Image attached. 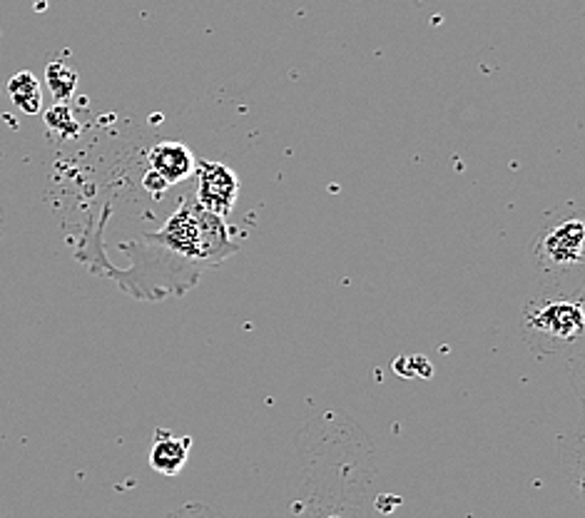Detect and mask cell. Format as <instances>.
Returning a JSON list of instances; mask_svg holds the SVG:
<instances>
[{
	"label": "cell",
	"instance_id": "2",
	"mask_svg": "<svg viewBox=\"0 0 585 518\" xmlns=\"http://www.w3.org/2000/svg\"><path fill=\"white\" fill-rule=\"evenodd\" d=\"M152 240L190 259H220L237 250L227 242L222 217L202 210L197 202H182L180 210L165 222V227Z\"/></svg>",
	"mask_w": 585,
	"mask_h": 518
},
{
	"label": "cell",
	"instance_id": "1",
	"mask_svg": "<svg viewBox=\"0 0 585 518\" xmlns=\"http://www.w3.org/2000/svg\"><path fill=\"white\" fill-rule=\"evenodd\" d=\"M585 329L581 287L558 289L531 299L523 309V339L536 354L568 352L581 344Z\"/></svg>",
	"mask_w": 585,
	"mask_h": 518
},
{
	"label": "cell",
	"instance_id": "9",
	"mask_svg": "<svg viewBox=\"0 0 585 518\" xmlns=\"http://www.w3.org/2000/svg\"><path fill=\"white\" fill-rule=\"evenodd\" d=\"M45 123H48L50 130L60 132V135H78L80 132L78 120L73 118V113H70L68 105L65 103H58L53 110H48V115H45Z\"/></svg>",
	"mask_w": 585,
	"mask_h": 518
},
{
	"label": "cell",
	"instance_id": "7",
	"mask_svg": "<svg viewBox=\"0 0 585 518\" xmlns=\"http://www.w3.org/2000/svg\"><path fill=\"white\" fill-rule=\"evenodd\" d=\"M8 95L15 103V108H20L23 113L35 115L43 108V98H40V83L35 80L33 73L23 70V73L13 75L8 83Z\"/></svg>",
	"mask_w": 585,
	"mask_h": 518
},
{
	"label": "cell",
	"instance_id": "4",
	"mask_svg": "<svg viewBox=\"0 0 585 518\" xmlns=\"http://www.w3.org/2000/svg\"><path fill=\"white\" fill-rule=\"evenodd\" d=\"M197 172V205L217 217H227L234 210L239 195V177L225 162L202 160Z\"/></svg>",
	"mask_w": 585,
	"mask_h": 518
},
{
	"label": "cell",
	"instance_id": "3",
	"mask_svg": "<svg viewBox=\"0 0 585 518\" xmlns=\"http://www.w3.org/2000/svg\"><path fill=\"white\" fill-rule=\"evenodd\" d=\"M583 245L585 222L581 212H566L553 217L538 230L533 240V259L541 272L553 279H566L571 274H581L583 269Z\"/></svg>",
	"mask_w": 585,
	"mask_h": 518
},
{
	"label": "cell",
	"instance_id": "5",
	"mask_svg": "<svg viewBox=\"0 0 585 518\" xmlns=\"http://www.w3.org/2000/svg\"><path fill=\"white\" fill-rule=\"evenodd\" d=\"M150 170L157 172L167 185H177V182L187 180L195 170V155L185 142L165 140L157 142L150 150Z\"/></svg>",
	"mask_w": 585,
	"mask_h": 518
},
{
	"label": "cell",
	"instance_id": "6",
	"mask_svg": "<svg viewBox=\"0 0 585 518\" xmlns=\"http://www.w3.org/2000/svg\"><path fill=\"white\" fill-rule=\"evenodd\" d=\"M190 446V439H177V436L165 434V431H157V439L152 444L150 456H147L150 469L160 476H167V479L177 476L190 459Z\"/></svg>",
	"mask_w": 585,
	"mask_h": 518
},
{
	"label": "cell",
	"instance_id": "10",
	"mask_svg": "<svg viewBox=\"0 0 585 518\" xmlns=\"http://www.w3.org/2000/svg\"><path fill=\"white\" fill-rule=\"evenodd\" d=\"M142 185H145V190L152 192V195H162V192H165L167 187H170L165 180H162L160 175H157V172H152V170L147 172L145 180H142Z\"/></svg>",
	"mask_w": 585,
	"mask_h": 518
},
{
	"label": "cell",
	"instance_id": "8",
	"mask_svg": "<svg viewBox=\"0 0 585 518\" xmlns=\"http://www.w3.org/2000/svg\"><path fill=\"white\" fill-rule=\"evenodd\" d=\"M45 75H48V85H50V90H53L55 100L65 103V100L73 98L75 88H78V73H75L68 63L55 60V63L48 65Z\"/></svg>",
	"mask_w": 585,
	"mask_h": 518
}]
</instances>
